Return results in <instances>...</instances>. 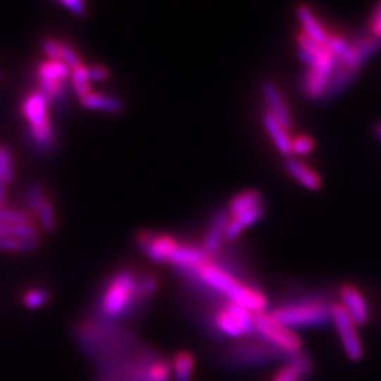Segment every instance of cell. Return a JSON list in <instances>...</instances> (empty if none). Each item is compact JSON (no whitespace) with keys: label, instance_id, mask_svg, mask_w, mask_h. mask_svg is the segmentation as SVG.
I'll return each instance as SVG.
<instances>
[{"label":"cell","instance_id":"cell-1","mask_svg":"<svg viewBox=\"0 0 381 381\" xmlns=\"http://www.w3.org/2000/svg\"><path fill=\"white\" fill-rule=\"evenodd\" d=\"M191 273L204 285L223 295L227 299V302L243 306L253 313L266 312L267 299L263 295V292L240 282L236 277H233L230 273L225 271L219 266L208 261L206 264L201 266L199 268Z\"/></svg>","mask_w":381,"mask_h":381},{"label":"cell","instance_id":"cell-35","mask_svg":"<svg viewBox=\"0 0 381 381\" xmlns=\"http://www.w3.org/2000/svg\"><path fill=\"white\" fill-rule=\"evenodd\" d=\"M60 56H61V63L65 64L71 71L78 68L80 65H82L80 54L68 43L61 42V44H60Z\"/></svg>","mask_w":381,"mask_h":381},{"label":"cell","instance_id":"cell-14","mask_svg":"<svg viewBox=\"0 0 381 381\" xmlns=\"http://www.w3.org/2000/svg\"><path fill=\"white\" fill-rule=\"evenodd\" d=\"M208 261H209V257L202 250V247L178 243L177 247L173 250L167 263L175 267H180L181 270H185V271H194L199 268L201 266L206 264Z\"/></svg>","mask_w":381,"mask_h":381},{"label":"cell","instance_id":"cell-45","mask_svg":"<svg viewBox=\"0 0 381 381\" xmlns=\"http://www.w3.org/2000/svg\"><path fill=\"white\" fill-rule=\"evenodd\" d=\"M108 381H115V380H108Z\"/></svg>","mask_w":381,"mask_h":381},{"label":"cell","instance_id":"cell-12","mask_svg":"<svg viewBox=\"0 0 381 381\" xmlns=\"http://www.w3.org/2000/svg\"><path fill=\"white\" fill-rule=\"evenodd\" d=\"M260 91L263 101L267 105V112L271 113L278 122H281L285 127L289 129L292 125V118L280 89L273 82H263Z\"/></svg>","mask_w":381,"mask_h":381},{"label":"cell","instance_id":"cell-36","mask_svg":"<svg viewBox=\"0 0 381 381\" xmlns=\"http://www.w3.org/2000/svg\"><path fill=\"white\" fill-rule=\"evenodd\" d=\"M32 222V216L25 211L0 208V225L4 223H25Z\"/></svg>","mask_w":381,"mask_h":381},{"label":"cell","instance_id":"cell-38","mask_svg":"<svg viewBox=\"0 0 381 381\" xmlns=\"http://www.w3.org/2000/svg\"><path fill=\"white\" fill-rule=\"evenodd\" d=\"M60 44L61 42L53 39V37H46L42 43V50L44 53V56L47 57V60L50 61H61V56H60Z\"/></svg>","mask_w":381,"mask_h":381},{"label":"cell","instance_id":"cell-29","mask_svg":"<svg viewBox=\"0 0 381 381\" xmlns=\"http://www.w3.org/2000/svg\"><path fill=\"white\" fill-rule=\"evenodd\" d=\"M40 237L29 240H15L11 237L0 236V251L8 253H30L40 247Z\"/></svg>","mask_w":381,"mask_h":381},{"label":"cell","instance_id":"cell-31","mask_svg":"<svg viewBox=\"0 0 381 381\" xmlns=\"http://www.w3.org/2000/svg\"><path fill=\"white\" fill-rule=\"evenodd\" d=\"M50 301V292L46 288H32L27 289L23 296H22V302L27 309H40L43 306L47 305V302Z\"/></svg>","mask_w":381,"mask_h":381},{"label":"cell","instance_id":"cell-37","mask_svg":"<svg viewBox=\"0 0 381 381\" xmlns=\"http://www.w3.org/2000/svg\"><path fill=\"white\" fill-rule=\"evenodd\" d=\"M47 195H46V189H44V187L42 185V184H39V182H36V184H33L30 188H29V191H27V196H26V201H27V206H29V209L35 213L36 211H37V208H39V205L43 202V199L46 198Z\"/></svg>","mask_w":381,"mask_h":381},{"label":"cell","instance_id":"cell-34","mask_svg":"<svg viewBox=\"0 0 381 381\" xmlns=\"http://www.w3.org/2000/svg\"><path fill=\"white\" fill-rule=\"evenodd\" d=\"M315 149V142L308 135H298L291 139V154L295 157H305Z\"/></svg>","mask_w":381,"mask_h":381},{"label":"cell","instance_id":"cell-28","mask_svg":"<svg viewBox=\"0 0 381 381\" xmlns=\"http://www.w3.org/2000/svg\"><path fill=\"white\" fill-rule=\"evenodd\" d=\"M158 287V280L153 274H146L140 280L136 281V288H135V305L143 306L151 295L157 291Z\"/></svg>","mask_w":381,"mask_h":381},{"label":"cell","instance_id":"cell-8","mask_svg":"<svg viewBox=\"0 0 381 381\" xmlns=\"http://www.w3.org/2000/svg\"><path fill=\"white\" fill-rule=\"evenodd\" d=\"M298 43V56L301 61L308 67V70H316L332 75L339 65V61L333 57V54L320 44L313 43L306 39L302 33L296 39Z\"/></svg>","mask_w":381,"mask_h":381},{"label":"cell","instance_id":"cell-25","mask_svg":"<svg viewBox=\"0 0 381 381\" xmlns=\"http://www.w3.org/2000/svg\"><path fill=\"white\" fill-rule=\"evenodd\" d=\"M261 205L263 204H261L260 194L257 191L249 189V191H243L232 198V201L229 202V206H227V212L230 216H235L242 212L251 211V209L261 206Z\"/></svg>","mask_w":381,"mask_h":381},{"label":"cell","instance_id":"cell-44","mask_svg":"<svg viewBox=\"0 0 381 381\" xmlns=\"http://www.w3.org/2000/svg\"><path fill=\"white\" fill-rule=\"evenodd\" d=\"M0 82H2V75H0Z\"/></svg>","mask_w":381,"mask_h":381},{"label":"cell","instance_id":"cell-2","mask_svg":"<svg viewBox=\"0 0 381 381\" xmlns=\"http://www.w3.org/2000/svg\"><path fill=\"white\" fill-rule=\"evenodd\" d=\"M332 306L316 299H308L278 306L270 311V316L284 325L285 327L302 329L318 327L332 320Z\"/></svg>","mask_w":381,"mask_h":381},{"label":"cell","instance_id":"cell-26","mask_svg":"<svg viewBox=\"0 0 381 381\" xmlns=\"http://www.w3.org/2000/svg\"><path fill=\"white\" fill-rule=\"evenodd\" d=\"M356 74H357V70H353V68L339 63L337 68L335 70V73L332 74V78H330L327 98H335L336 95L343 92L351 84Z\"/></svg>","mask_w":381,"mask_h":381},{"label":"cell","instance_id":"cell-41","mask_svg":"<svg viewBox=\"0 0 381 381\" xmlns=\"http://www.w3.org/2000/svg\"><path fill=\"white\" fill-rule=\"evenodd\" d=\"M370 30H371V36L380 42L381 40V2L377 5V8L373 13Z\"/></svg>","mask_w":381,"mask_h":381},{"label":"cell","instance_id":"cell-19","mask_svg":"<svg viewBox=\"0 0 381 381\" xmlns=\"http://www.w3.org/2000/svg\"><path fill=\"white\" fill-rule=\"evenodd\" d=\"M235 350L236 351H233V360L242 361L243 364H249V363L257 364L260 361H268V360L282 354L278 350H275L273 346H270L268 343H266V344L244 343Z\"/></svg>","mask_w":381,"mask_h":381},{"label":"cell","instance_id":"cell-33","mask_svg":"<svg viewBox=\"0 0 381 381\" xmlns=\"http://www.w3.org/2000/svg\"><path fill=\"white\" fill-rule=\"evenodd\" d=\"M71 82L73 87L78 95V98L87 95L88 92H91L89 89V77H88V67H85L84 64L80 65L78 68L71 71Z\"/></svg>","mask_w":381,"mask_h":381},{"label":"cell","instance_id":"cell-3","mask_svg":"<svg viewBox=\"0 0 381 381\" xmlns=\"http://www.w3.org/2000/svg\"><path fill=\"white\" fill-rule=\"evenodd\" d=\"M136 281L135 274L129 270H120L111 278L99 304L101 315L105 319H118L135 305Z\"/></svg>","mask_w":381,"mask_h":381},{"label":"cell","instance_id":"cell-18","mask_svg":"<svg viewBox=\"0 0 381 381\" xmlns=\"http://www.w3.org/2000/svg\"><path fill=\"white\" fill-rule=\"evenodd\" d=\"M263 126L271 139L275 150L285 156L289 157L291 154V136L288 133V127H285L281 122H278L271 113L264 112L263 115Z\"/></svg>","mask_w":381,"mask_h":381},{"label":"cell","instance_id":"cell-15","mask_svg":"<svg viewBox=\"0 0 381 381\" xmlns=\"http://www.w3.org/2000/svg\"><path fill=\"white\" fill-rule=\"evenodd\" d=\"M332 54L333 57L343 65H347L353 70H357L361 67V64L364 63L354 46V43L347 42L346 39H343L342 36L337 35H330L327 39V43L325 46Z\"/></svg>","mask_w":381,"mask_h":381},{"label":"cell","instance_id":"cell-23","mask_svg":"<svg viewBox=\"0 0 381 381\" xmlns=\"http://www.w3.org/2000/svg\"><path fill=\"white\" fill-rule=\"evenodd\" d=\"M80 104L89 111H101L106 113H120L125 111V105L120 99L104 94L88 92L80 98Z\"/></svg>","mask_w":381,"mask_h":381},{"label":"cell","instance_id":"cell-4","mask_svg":"<svg viewBox=\"0 0 381 381\" xmlns=\"http://www.w3.org/2000/svg\"><path fill=\"white\" fill-rule=\"evenodd\" d=\"M22 112L29 123L30 135L42 150H50L54 144V130L49 118V99L42 91H35L26 96Z\"/></svg>","mask_w":381,"mask_h":381},{"label":"cell","instance_id":"cell-11","mask_svg":"<svg viewBox=\"0 0 381 381\" xmlns=\"http://www.w3.org/2000/svg\"><path fill=\"white\" fill-rule=\"evenodd\" d=\"M340 306L346 311L354 325L364 326L370 319V309L364 295L353 285H343L340 288Z\"/></svg>","mask_w":381,"mask_h":381},{"label":"cell","instance_id":"cell-40","mask_svg":"<svg viewBox=\"0 0 381 381\" xmlns=\"http://www.w3.org/2000/svg\"><path fill=\"white\" fill-rule=\"evenodd\" d=\"M111 71L105 65H89L88 67V77L91 82H104L109 78Z\"/></svg>","mask_w":381,"mask_h":381},{"label":"cell","instance_id":"cell-42","mask_svg":"<svg viewBox=\"0 0 381 381\" xmlns=\"http://www.w3.org/2000/svg\"><path fill=\"white\" fill-rule=\"evenodd\" d=\"M5 201H6V184L0 181V208H5Z\"/></svg>","mask_w":381,"mask_h":381},{"label":"cell","instance_id":"cell-6","mask_svg":"<svg viewBox=\"0 0 381 381\" xmlns=\"http://www.w3.org/2000/svg\"><path fill=\"white\" fill-rule=\"evenodd\" d=\"M254 315L243 306L226 302L213 318L216 329L226 337L243 339L256 332Z\"/></svg>","mask_w":381,"mask_h":381},{"label":"cell","instance_id":"cell-7","mask_svg":"<svg viewBox=\"0 0 381 381\" xmlns=\"http://www.w3.org/2000/svg\"><path fill=\"white\" fill-rule=\"evenodd\" d=\"M332 322L336 327L340 344L346 357L350 361H360L364 354V347L361 339L357 332V326L346 313V311L340 306V304L332 305Z\"/></svg>","mask_w":381,"mask_h":381},{"label":"cell","instance_id":"cell-24","mask_svg":"<svg viewBox=\"0 0 381 381\" xmlns=\"http://www.w3.org/2000/svg\"><path fill=\"white\" fill-rule=\"evenodd\" d=\"M195 358L189 351H178L171 364V374L175 381H192Z\"/></svg>","mask_w":381,"mask_h":381},{"label":"cell","instance_id":"cell-9","mask_svg":"<svg viewBox=\"0 0 381 381\" xmlns=\"http://www.w3.org/2000/svg\"><path fill=\"white\" fill-rule=\"evenodd\" d=\"M68 77H71V70L61 61L46 60L37 65L40 91L49 101L57 99L63 94L64 84Z\"/></svg>","mask_w":381,"mask_h":381},{"label":"cell","instance_id":"cell-43","mask_svg":"<svg viewBox=\"0 0 381 381\" xmlns=\"http://www.w3.org/2000/svg\"><path fill=\"white\" fill-rule=\"evenodd\" d=\"M377 136L381 139V125L377 127Z\"/></svg>","mask_w":381,"mask_h":381},{"label":"cell","instance_id":"cell-17","mask_svg":"<svg viewBox=\"0 0 381 381\" xmlns=\"http://www.w3.org/2000/svg\"><path fill=\"white\" fill-rule=\"evenodd\" d=\"M296 18H298V22L301 25L302 35L306 39L312 40L316 44L326 46L327 39H329L330 35L320 25V22L318 20V18L315 16V13L312 12L311 8H308L305 5L298 6V9H296Z\"/></svg>","mask_w":381,"mask_h":381},{"label":"cell","instance_id":"cell-10","mask_svg":"<svg viewBox=\"0 0 381 381\" xmlns=\"http://www.w3.org/2000/svg\"><path fill=\"white\" fill-rule=\"evenodd\" d=\"M136 243L140 250L154 263H167L173 250L180 242L174 237L163 233L142 232L136 237Z\"/></svg>","mask_w":381,"mask_h":381},{"label":"cell","instance_id":"cell-13","mask_svg":"<svg viewBox=\"0 0 381 381\" xmlns=\"http://www.w3.org/2000/svg\"><path fill=\"white\" fill-rule=\"evenodd\" d=\"M229 212L226 209H219L212 218V222L209 225V229L205 235V239L202 242V250L206 253L208 257L216 254L223 243L226 240V229L229 223Z\"/></svg>","mask_w":381,"mask_h":381},{"label":"cell","instance_id":"cell-39","mask_svg":"<svg viewBox=\"0 0 381 381\" xmlns=\"http://www.w3.org/2000/svg\"><path fill=\"white\" fill-rule=\"evenodd\" d=\"M60 5L77 18H85L88 15V6L82 0H61Z\"/></svg>","mask_w":381,"mask_h":381},{"label":"cell","instance_id":"cell-32","mask_svg":"<svg viewBox=\"0 0 381 381\" xmlns=\"http://www.w3.org/2000/svg\"><path fill=\"white\" fill-rule=\"evenodd\" d=\"M13 177H15V165L12 153L5 146H0V181L8 185L13 181Z\"/></svg>","mask_w":381,"mask_h":381},{"label":"cell","instance_id":"cell-20","mask_svg":"<svg viewBox=\"0 0 381 381\" xmlns=\"http://www.w3.org/2000/svg\"><path fill=\"white\" fill-rule=\"evenodd\" d=\"M284 168L299 185H302L309 191H316L322 185L320 177L311 167H308L298 158L287 157L284 161Z\"/></svg>","mask_w":381,"mask_h":381},{"label":"cell","instance_id":"cell-16","mask_svg":"<svg viewBox=\"0 0 381 381\" xmlns=\"http://www.w3.org/2000/svg\"><path fill=\"white\" fill-rule=\"evenodd\" d=\"M312 368L311 358L299 351L287 357V363L277 371L271 381H301L312 371Z\"/></svg>","mask_w":381,"mask_h":381},{"label":"cell","instance_id":"cell-27","mask_svg":"<svg viewBox=\"0 0 381 381\" xmlns=\"http://www.w3.org/2000/svg\"><path fill=\"white\" fill-rule=\"evenodd\" d=\"M0 236L11 237L15 240H29L40 237L37 227L32 222L0 225Z\"/></svg>","mask_w":381,"mask_h":381},{"label":"cell","instance_id":"cell-21","mask_svg":"<svg viewBox=\"0 0 381 381\" xmlns=\"http://www.w3.org/2000/svg\"><path fill=\"white\" fill-rule=\"evenodd\" d=\"M332 75L316 71V70H306L302 80V91L305 96L311 101H320L327 98L329 84Z\"/></svg>","mask_w":381,"mask_h":381},{"label":"cell","instance_id":"cell-22","mask_svg":"<svg viewBox=\"0 0 381 381\" xmlns=\"http://www.w3.org/2000/svg\"><path fill=\"white\" fill-rule=\"evenodd\" d=\"M263 215H264V208L261 205V206H257L251 211H246L239 215L230 216L229 223H227V229H226V240L227 242L236 240L247 227L257 223L263 218Z\"/></svg>","mask_w":381,"mask_h":381},{"label":"cell","instance_id":"cell-30","mask_svg":"<svg viewBox=\"0 0 381 381\" xmlns=\"http://www.w3.org/2000/svg\"><path fill=\"white\" fill-rule=\"evenodd\" d=\"M42 229L46 233H54L56 227H57V220H56V211H54V205L51 202V199L49 196H46L43 199V202L39 205L37 211L35 212Z\"/></svg>","mask_w":381,"mask_h":381},{"label":"cell","instance_id":"cell-5","mask_svg":"<svg viewBox=\"0 0 381 381\" xmlns=\"http://www.w3.org/2000/svg\"><path fill=\"white\" fill-rule=\"evenodd\" d=\"M254 327L260 337L273 346L275 350L282 353L285 357L302 351V342L299 336L273 319L270 313L260 312L254 315Z\"/></svg>","mask_w":381,"mask_h":381}]
</instances>
